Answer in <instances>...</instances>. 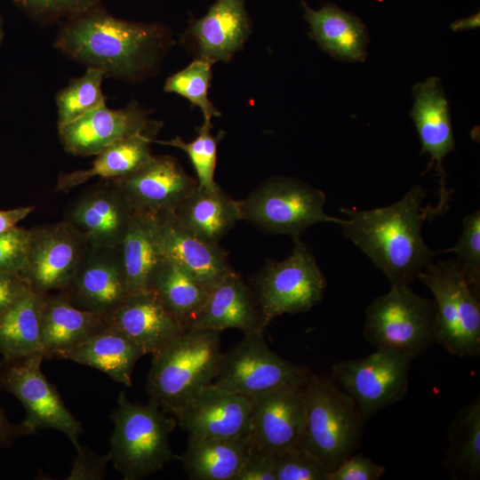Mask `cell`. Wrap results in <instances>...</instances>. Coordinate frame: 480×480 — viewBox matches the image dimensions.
Returning <instances> with one entry per match:
<instances>
[{"mask_svg": "<svg viewBox=\"0 0 480 480\" xmlns=\"http://www.w3.org/2000/svg\"><path fill=\"white\" fill-rule=\"evenodd\" d=\"M221 332L187 329L152 354L146 384L149 400L177 413L216 377L223 356Z\"/></svg>", "mask_w": 480, "mask_h": 480, "instance_id": "cell-3", "label": "cell"}, {"mask_svg": "<svg viewBox=\"0 0 480 480\" xmlns=\"http://www.w3.org/2000/svg\"><path fill=\"white\" fill-rule=\"evenodd\" d=\"M252 447L251 436L232 439L188 436L179 460L192 480H234Z\"/></svg>", "mask_w": 480, "mask_h": 480, "instance_id": "cell-30", "label": "cell"}, {"mask_svg": "<svg viewBox=\"0 0 480 480\" xmlns=\"http://www.w3.org/2000/svg\"><path fill=\"white\" fill-rule=\"evenodd\" d=\"M212 121L204 120L197 127L196 137L189 141H184L176 136L171 140H152L151 142L171 146L184 151L189 157L196 174L197 184L203 188H214L218 184L214 180L217 162V138L213 137Z\"/></svg>", "mask_w": 480, "mask_h": 480, "instance_id": "cell-37", "label": "cell"}, {"mask_svg": "<svg viewBox=\"0 0 480 480\" xmlns=\"http://www.w3.org/2000/svg\"><path fill=\"white\" fill-rule=\"evenodd\" d=\"M188 436L232 439L251 434V397L220 389L212 383L175 416Z\"/></svg>", "mask_w": 480, "mask_h": 480, "instance_id": "cell-19", "label": "cell"}, {"mask_svg": "<svg viewBox=\"0 0 480 480\" xmlns=\"http://www.w3.org/2000/svg\"><path fill=\"white\" fill-rule=\"evenodd\" d=\"M28 229L16 227L0 233V272L21 269L27 251Z\"/></svg>", "mask_w": 480, "mask_h": 480, "instance_id": "cell-41", "label": "cell"}, {"mask_svg": "<svg viewBox=\"0 0 480 480\" xmlns=\"http://www.w3.org/2000/svg\"><path fill=\"white\" fill-rule=\"evenodd\" d=\"M177 221L197 236L220 241L241 220L238 201L219 185L197 186L173 212Z\"/></svg>", "mask_w": 480, "mask_h": 480, "instance_id": "cell-28", "label": "cell"}, {"mask_svg": "<svg viewBox=\"0 0 480 480\" xmlns=\"http://www.w3.org/2000/svg\"><path fill=\"white\" fill-rule=\"evenodd\" d=\"M251 33L244 0H216L204 16L191 22L181 36L197 60L228 62Z\"/></svg>", "mask_w": 480, "mask_h": 480, "instance_id": "cell-20", "label": "cell"}, {"mask_svg": "<svg viewBox=\"0 0 480 480\" xmlns=\"http://www.w3.org/2000/svg\"><path fill=\"white\" fill-rule=\"evenodd\" d=\"M144 355L126 336L108 324L83 343L57 353L54 357L93 367L131 388L133 368Z\"/></svg>", "mask_w": 480, "mask_h": 480, "instance_id": "cell-29", "label": "cell"}, {"mask_svg": "<svg viewBox=\"0 0 480 480\" xmlns=\"http://www.w3.org/2000/svg\"><path fill=\"white\" fill-rule=\"evenodd\" d=\"M106 318L145 355L157 352L185 331L152 292L130 294Z\"/></svg>", "mask_w": 480, "mask_h": 480, "instance_id": "cell-23", "label": "cell"}, {"mask_svg": "<svg viewBox=\"0 0 480 480\" xmlns=\"http://www.w3.org/2000/svg\"><path fill=\"white\" fill-rule=\"evenodd\" d=\"M3 36H4V30H3V25H2V20H1V18H0V43L3 39Z\"/></svg>", "mask_w": 480, "mask_h": 480, "instance_id": "cell-49", "label": "cell"}, {"mask_svg": "<svg viewBox=\"0 0 480 480\" xmlns=\"http://www.w3.org/2000/svg\"><path fill=\"white\" fill-rule=\"evenodd\" d=\"M458 256L465 278L479 297L480 293V212L468 214L463 219L462 232L452 247L443 251Z\"/></svg>", "mask_w": 480, "mask_h": 480, "instance_id": "cell-38", "label": "cell"}, {"mask_svg": "<svg viewBox=\"0 0 480 480\" xmlns=\"http://www.w3.org/2000/svg\"><path fill=\"white\" fill-rule=\"evenodd\" d=\"M425 196L417 184L388 206L340 210L346 216L339 224L343 234L386 275L391 286L413 283L436 255L421 234L429 207L422 205Z\"/></svg>", "mask_w": 480, "mask_h": 480, "instance_id": "cell-2", "label": "cell"}, {"mask_svg": "<svg viewBox=\"0 0 480 480\" xmlns=\"http://www.w3.org/2000/svg\"><path fill=\"white\" fill-rule=\"evenodd\" d=\"M414 99L411 116L414 122L421 153L431 156L428 172L434 165L439 178V202L429 207L428 219L443 214L448 208L451 192L446 188L443 162L446 155L455 149L449 103L441 80L432 76L412 88Z\"/></svg>", "mask_w": 480, "mask_h": 480, "instance_id": "cell-16", "label": "cell"}, {"mask_svg": "<svg viewBox=\"0 0 480 480\" xmlns=\"http://www.w3.org/2000/svg\"><path fill=\"white\" fill-rule=\"evenodd\" d=\"M325 194L292 177H272L238 201L241 220L263 231L288 235L292 239L320 222L340 224V218L324 211Z\"/></svg>", "mask_w": 480, "mask_h": 480, "instance_id": "cell-6", "label": "cell"}, {"mask_svg": "<svg viewBox=\"0 0 480 480\" xmlns=\"http://www.w3.org/2000/svg\"><path fill=\"white\" fill-rule=\"evenodd\" d=\"M44 296L28 287L0 312V354L3 357L44 354L41 323Z\"/></svg>", "mask_w": 480, "mask_h": 480, "instance_id": "cell-31", "label": "cell"}, {"mask_svg": "<svg viewBox=\"0 0 480 480\" xmlns=\"http://www.w3.org/2000/svg\"><path fill=\"white\" fill-rule=\"evenodd\" d=\"M436 304V342L453 356L480 353V303L458 260L432 262L418 277Z\"/></svg>", "mask_w": 480, "mask_h": 480, "instance_id": "cell-7", "label": "cell"}, {"mask_svg": "<svg viewBox=\"0 0 480 480\" xmlns=\"http://www.w3.org/2000/svg\"><path fill=\"white\" fill-rule=\"evenodd\" d=\"M43 353L0 361V390L12 394L20 401L26 415L21 421L34 434L43 428L65 434L78 448L83 427L66 407L54 385L41 370Z\"/></svg>", "mask_w": 480, "mask_h": 480, "instance_id": "cell-10", "label": "cell"}, {"mask_svg": "<svg viewBox=\"0 0 480 480\" xmlns=\"http://www.w3.org/2000/svg\"><path fill=\"white\" fill-rule=\"evenodd\" d=\"M163 123L149 117L137 101L113 109L103 104L81 117L58 126L66 152L77 156L97 155L111 144L134 136L155 139Z\"/></svg>", "mask_w": 480, "mask_h": 480, "instance_id": "cell-14", "label": "cell"}, {"mask_svg": "<svg viewBox=\"0 0 480 480\" xmlns=\"http://www.w3.org/2000/svg\"><path fill=\"white\" fill-rule=\"evenodd\" d=\"M267 327L254 291L240 274L232 271L209 291L203 308L187 329L222 332L235 328L249 335L264 333Z\"/></svg>", "mask_w": 480, "mask_h": 480, "instance_id": "cell-22", "label": "cell"}, {"mask_svg": "<svg viewBox=\"0 0 480 480\" xmlns=\"http://www.w3.org/2000/svg\"><path fill=\"white\" fill-rule=\"evenodd\" d=\"M172 44L167 27L124 20L99 5L60 22L53 46L105 76L135 83L156 72Z\"/></svg>", "mask_w": 480, "mask_h": 480, "instance_id": "cell-1", "label": "cell"}, {"mask_svg": "<svg viewBox=\"0 0 480 480\" xmlns=\"http://www.w3.org/2000/svg\"><path fill=\"white\" fill-rule=\"evenodd\" d=\"M133 209L122 191L109 180L86 191L69 204L65 220L91 246H119Z\"/></svg>", "mask_w": 480, "mask_h": 480, "instance_id": "cell-21", "label": "cell"}, {"mask_svg": "<svg viewBox=\"0 0 480 480\" xmlns=\"http://www.w3.org/2000/svg\"><path fill=\"white\" fill-rule=\"evenodd\" d=\"M105 74L98 68H87L85 73L69 81L56 94L58 126L68 124L92 109L106 104L101 84Z\"/></svg>", "mask_w": 480, "mask_h": 480, "instance_id": "cell-35", "label": "cell"}, {"mask_svg": "<svg viewBox=\"0 0 480 480\" xmlns=\"http://www.w3.org/2000/svg\"><path fill=\"white\" fill-rule=\"evenodd\" d=\"M60 292L80 309L110 314L130 295L119 246L88 244L73 277Z\"/></svg>", "mask_w": 480, "mask_h": 480, "instance_id": "cell-15", "label": "cell"}, {"mask_svg": "<svg viewBox=\"0 0 480 480\" xmlns=\"http://www.w3.org/2000/svg\"><path fill=\"white\" fill-rule=\"evenodd\" d=\"M156 215L164 256L182 266L208 291L234 271L219 243L193 234L177 221L173 212Z\"/></svg>", "mask_w": 480, "mask_h": 480, "instance_id": "cell-24", "label": "cell"}, {"mask_svg": "<svg viewBox=\"0 0 480 480\" xmlns=\"http://www.w3.org/2000/svg\"><path fill=\"white\" fill-rule=\"evenodd\" d=\"M276 480H326L330 469L301 446L274 453Z\"/></svg>", "mask_w": 480, "mask_h": 480, "instance_id": "cell-39", "label": "cell"}, {"mask_svg": "<svg viewBox=\"0 0 480 480\" xmlns=\"http://www.w3.org/2000/svg\"><path fill=\"white\" fill-rule=\"evenodd\" d=\"M211 65L207 61L196 59L188 66L169 76L164 86L166 92L179 94L198 107L206 121L220 116L208 98L212 77Z\"/></svg>", "mask_w": 480, "mask_h": 480, "instance_id": "cell-36", "label": "cell"}, {"mask_svg": "<svg viewBox=\"0 0 480 480\" xmlns=\"http://www.w3.org/2000/svg\"><path fill=\"white\" fill-rule=\"evenodd\" d=\"M114 430L108 451L115 468L124 480H138L160 471L179 460L170 445V435L177 425L155 402H131L124 392L112 412Z\"/></svg>", "mask_w": 480, "mask_h": 480, "instance_id": "cell-4", "label": "cell"}, {"mask_svg": "<svg viewBox=\"0 0 480 480\" xmlns=\"http://www.w3.org/2000/svg\"><path fill=\"white\" fill-rule=\"evenodd\" d=\"M151 140L139 135L111 144L97 154L89 168L60 172L56 190L68 192L95 177L110 180L136 171L152 158L149 148Z\"/></svg>", "mask_w": 480, "mask_h": 480, "instance_id": "cell-32", "label": "cell"}, {"mask_svg": "<svg viewBox=\"0 0 480 480\" xmlns=\"http://www.w3.org/2000/svg\"><path fill=\"white\" fill-rule=\"evenodd\" d=\"M234 480H276L274 453L253 444Z\"/></svg>", "mask_w": 480, "mask_h": 480, "instance_id": "cell-44", "label": "cell"}, {"mask_svg": "<svg viewBox=\"0 0 480 480\" xmlns=\"http://www.w3.org/2000/svg\"><path fill=\"white\" fill-rule=\"evenodd\" d=\"M301 4L309 35L322 50L340 60H365L369 36L360 19L333 4L319 10L310 8L303 0Z\"/></svg>", "mask_w": 480, "mask_h": 480, "instance_id": "cell-27", "label": "cell"}, {"mask_svg": "<svg viewBox=\"0 0 480 480\" xmlns=\"http://www.w3.org/2000/svg\"><path fill=\"white\" fill-rule=\"evenodd\" d=\"M150 292L185 330L200 312L209 293L193 275L168 257L156 270Z\"/></svg>", "mask_w": 480, "mask_h": 480, "instance_id": "cell-33", "label": "cell"}, {"mask_svg": "<svg viewBox=\"0 0 480 480\" xmlns=\"http://www.w3.org/2000/svg\"><path fill=\"white\" fill-rule=\"evenodd\" d=\"M304 391L306 420L300 446L332 470L357 450L365 420L331 376L312 372Z\"/></svg>", "mask_w": 480, "mask_h": 480, "instance_id": "cell-5", "label": "cell"}, {"mask_svg": "<svg viewBox=\"0 0 480 480\" xmlns=\"http://www.w3.org/2000/svg\"><path fill=\"white\" fill-rule=\"evenodd\" d=\"M448 460L469 477L480 473V399L475 398L455 417L450 431Z\"/></svg>", "mask_w": 480, "mask_h": 480, "instance_id": "cell-34", "label": "cell"}, {"mask_svg": "<svg viewBox=\"0 0 480 480\" xmlns=\"http://www.w3.org/2000/svg\"><path fill=\"white\" fill-rule=\"evenodd\" d=\"M119 248L129 293L150 292L154 276L165 259L157 215L134 210Z\"/></svg>", "mask_w": 480, "mask_h": 480, "instance_id": "cell-25", "label": "cell"}, {"mask_svg": "<svg viewBox=\"0 0 480 480\" xmlns=\"http://www.w3.org/2000/svg\"><path fill=\"white\" fill-rule=\"evenodd\" d=\"M34 435L22 422L12 423L0 404V448L11 445L20 436Z\"/></svg>", "mask_w": 480, "mask_h": 480, "instance_id": "cell-46", "label": "cell"}, {"mask_svg": "<svg viewBox=\"0 0 480 480\" xmlns=\"http://www.w3.org/2000/svg\"><path fill=\"white\" fill-rule=\"evenodd\" d=\"M39 24L64 21L100 5V0H14Z\"/></svg>", "mask_w": 480, "mask_h": 480, "instance_id": "cell-40", "label": "cell"}, {"mask_svg": "<svg viewBox=\"0 0 480 480\" xmlns=\"http://www.w3.org/2000/svg\"><path fill=\"white\" fill-rule=\"evenodd\" d=\"M109 181L133 210L154 214L173 212L197 186V180L171 156H153L136 171Z\"/></svg>", "mask_w": 480, "mask_h": 480, "instance_id": "cell-17", "label": "cell"}, {"mask_svg": "<svg viewBox=\"0 0 480 480\" xmlns=\"http://www.w3.org/2000/svg\"><path fill=\"white\" fill-rule=\"evenodd\" d=\"M385 467L361 454H352L339 467L330 470L326 480H377L385 473Z\"/></svg>", "mask_w": 480, "mask_h": 480, "instance_id": "cell-43", "label": "cell"}, {"mask_svg": "<svg viewBox=\"0 0 480 480\" xmlns=\"http://www.w3.org/2000/svg\"><path fill=\"white\" fill-rule=\"evenodd\" d=\"M312 371L285 360L273 351L264 333L244 339L223 356L212 384L220 389L252 397L273 389L305 385Z\"/></svg>", "mask_w": 480, "mask_h": 480, "instance_id": "cell-11", "label": "cell"}, {"mask_svg": "<svg viewBox=\"0 0 480 480\" xmlns=\"http://www.w3.org/2000/svg\"><path fill=\"white\" fill-rule=\"evenodd\" d=\"M28 286L17 272H0V312Z\"/></svg>", "mask_w": 480, "mask_h": 480, "instance_id": "cell-45", "label": "cell"}, {"mask_svg": "<svg viewBox=\"0 0 480 480\" xmlns=\"http://www.w3.org/2000/svg\"><path fill=\"white\" fill-rule=\"evenodd\" d=\"M413 359L404 352L377 348L365 357L334 363L330 376L354 399L366 420L404 397Z\"/></svg>", "mask_w": 480, "mask_h": 480, "instance_id": "cell-12", "label": "cell"}, {"mask_svg": "<svg viewBox=\"0 0 480 480\" xmlns=\"http://www.w3.org/2000/svg\"><path fill=\"white\" fill-rule=\"evenodd\" d=\"M88 244L67 220L28 229L26 257L19 274L42 294L61 292L73 277Z\"/></svg>", "mask_w": 480, "mask_h": 480, "instance_id": "cell-13", "label": "cell"}, {"mask_svg": "<svg viewBox=\"0 0 480 480\" xmlns=\"http://www.w3.org/2000/svg\"><path fill=\"white\" fill-rule=\"evenodd\" d=\"M111 461L109 452L98 455L90 448L79 446L66 477L68 480H102L106 477L107 465Z\"/></svg>", "mask_w": 480, "mask_h": 480, "instance_id": "cell-42", "label": "cell"}, {"mask_svg": "<svg viewBox=\"0 0 480 480\" xmlns=\"http://www.w3.org/2000/svg\"><path fill=\"white\" fill-rule=\"evenodd\" d=\"M435 301L409 285L391 286L365 310L364 336L376 348L393 349L414 358L436 342Z\"/></svg>", "mask_w": 480, "mask_h": 480, "instance_id": "cell-8", "label": "cell"}, {"mask_svg": "<svg viewBox=\"0 0 480 480\" xmlns=\"http://www.w3.org/2000/svg\"><path fill=\"white\" fill-rule=\"evenodd\" d=\"M251 399L250 436L254 445L272 453L300 446L306 420L304 385L273 389Z\"/></svg>", "mask_w": 480, "mask_h": 480, "instance_id": "cell-18", "label": "cell"}, {"mask_svg": "<svg viewBox=\"0 0 480 480\" xmlns=\"http://www.w3.org/2000/svg\"><path fill=\"white\" fill-rule=\"evenodd\" d=\"M105 316L75 307L62 293L44 300L41 336L45 358L83 343L108 326Z\"/></svg>", "mask_w": 480, "mask_h": 480, "instance_id": "cell-26", "label": "cell"}, {"mask_svg": "<svg viewBox=\"0 0 480 480\" xmlns=\"http://www.w3.org/2000/svg\"><path fill=\"white\" fill-rule=\"evenodd\" d=\"M293 242L292 253L268 260L252 287L268 325L284 314L309 311L324 296L326 280L314 254L300 238Z\"/></svg>", "mask_w": 480, "mask_h": 480, "instance_id": "cell-9", "label": "cell"}, {"mask_svg": "<svg viewBox=\"0 0 480 480\" xmlns=\"http://www.w3.org/2000/svg\"><path fill=\"white\" fill-rule=\"evenodd\" d=\"M479 27V12L464 19L456 20L452 24V28L454 31H463L473 29Z\"/></svg>", "mask_w": 480, "mask_h": 480, "instance_id": "cell-48", "label": "cell"}, {"mask_svg": "<svg viewBox=\"0 0 480 480\" xmlns=\"http://www.w3.org/2000/svg\"><path fill=\"white\" fill-rule=\"evenodd\" d=\"M34 208V206H23L11 210H0V233L18 227V223L32 212Z\"/></svg>", "mask_w": 480, "mask_h": 480, "instance_id": "cell-47", "label": "cell"}]
</instances>
